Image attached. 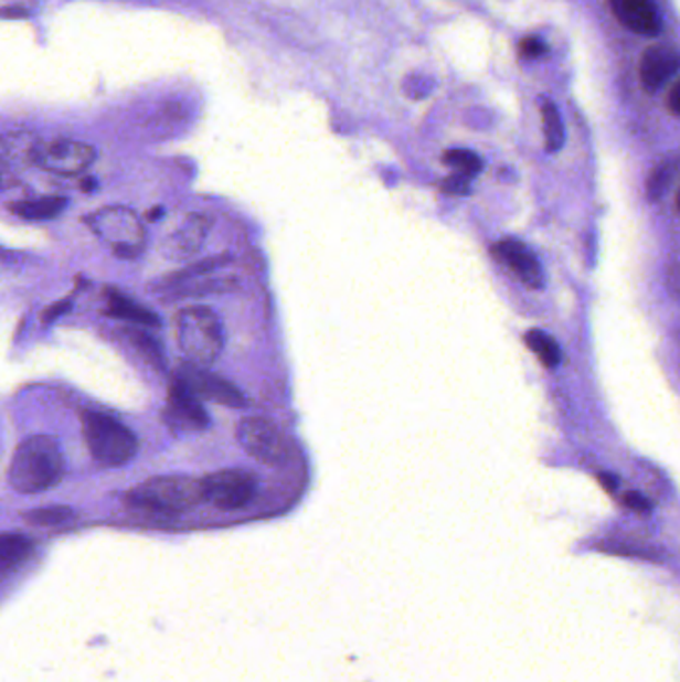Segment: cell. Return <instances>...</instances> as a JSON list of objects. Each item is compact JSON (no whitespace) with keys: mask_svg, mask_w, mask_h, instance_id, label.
<instances>
[{"mask_svg":"<svg viewBox=\"0 0 680 682\" xmlns=\"http://www.w3.org/2000/svg\"><path fill=\"white\" fill-rule=\"evenodd\" d=\"M64 476V459L59 444L46 435L24 439L12 455L9 467V483L24 495L42 493L61 483Z\"/></svg>","mask_w":680,"mask_h":682,"instance_id":"1","label":"cell"},{"mask_svg":"<svg viewBox=\"0 0 680 682\" xmlns=\"http://www.w3.org/2000/svg\"><path fill=\"white\" fill-rule=\"evenodd\" d=\"M176 338L190 365L210 367L224 350V328L216 311L190 306L176 316Z\"/></svg>","mask_w":680,"mask_h":682,"instance_id":"2","label":"cell"},{"mask_svg":"<svg viewBox=\"0 0 680 682\" xmlns=\"http://www.w3.org/2000/svg\"><path fill=\"white\" fill-rule=\"evenodd\" d=\"M126 501L158 513H184L204 501L202 479L188 476L152 477L135 487Z\"/></svg>","mask_w":680,"mask_h":682,"instance_id":"3","label":"cell"},{"mask_svg":"<svg viewBox=\"0 0 680 682\" xmlns=\"http://www.w3.org/2000/svg\"><path fill=\"white\" fill-rule=\"evenodd\" d=\"M83 431L88 451L96 463L118 467L135 459L138 451L136 435L110 415L86 412L83 415Z\"/></svg>","mask_w":680,"mask_h":682,"instance_id":"4","label":"cell"},{"mask_svg":"<svg viewBox=\"0 0 680 682\" xmlns=\"http://www.w3.org/2000/svg\"><path fill=\"white\" fill-rule=\"evenodd\" d=\"M93 230L113 244L120 258H135L145 248V230L135 212L124 207H106L93 216Z\"/></svg>","mask_w":680,"mask_h":682,"instance_id":"5","label":"cell"},{"mask_svg":"<svg viewBox=\"0 0 680 682\" xmlns=\"http://www.w3.org/2000/svg\"><path fill=\"white\" fill-rule=\"evenodd\" d=\"M96 160L93 146L71 138H56L51 142H36L32 150V164L59 177H76Z\"/></svg>","mask_w":680,"mask_h":682,"instance_id":"6","label":"cell"},{"mask_svg":"<svg viewBox=\"0 0 680 682\" xmlns=\"http://www.w3.org/2000/svg\"><path fill=\"white\" fill-rule=\"evenodd\" d=\"M237 441L264 466H284L289 459L288 439L276 425L262 417H247L237 425Z\"/></svg>","mask_w":680,"mask_h":682,"instance_id":"7","label":"cell"},{"mask_svg":"<svg viewBox=\"0 0 680 682\" xmlns=\"http://www.w3.org/2000/svg\"><path fill=\"white\" fill-rule=\"evenodd\" d=\"M202 487H204V501H210L222 511H236L254 499L258 481L252 473L242 469H226L202 479Z\"/></svg>","mask_w":680,"mask_h":682,"instance_id":"8","label":"cell"},{"mask_svg":"<svg viewBox=\"0 0 680 682\" xmlns=\"http://www.w3.org/2000/svg\"><path fill=\"white\" fill-rule=\"evenodd\" d=\"M168 424L174 425L178 431H204L210 425L202 399H198L194 392L180 377H174L168 385Z\"/></svg>","mask_w":680,"mask_h":682,"instance_id":"9","label":"cell"},{"mask_svg":"<svg viewBox=\"0 0 680 682\" xmlns=\"http://www.w3.org/2000/svg\"><path fill=\"white\" fill-rule=\"evenodd\" d=\"M178 377L194 392L198 399H208V402L234 407V409L247 405L246 395L240 392L234 383L227 382L216 373L208 372L206 367H196V365L185 363Z\"/></svg>","mask_w":680,"mask_h":682,"instance_id":"10","label":"cell"},{"mask_svg":"<svg viewBox=\"0 0 680 682\" xmlns=\"http://www.w3.org/2000/svg\"><path fill=\"white\" fill-rule=\"evenodd\" d=\"M493 256L506 268L516 274V278L529 288V290H543L545 288V271L541 262L531 248L521 239L506 238L497 242L493 246Z\"/></svg>","mask_w":680,"mask_h":682,"instance_id":"11","label":"cell"},{"mask_svg":"<svg viewBox=\"0 0 680 682\" xmlns=\"http://www.w3.org/2000/svg\"><path fill=\"white\" fill-rule=\"evenodd\" d=\"M679 73V54L670 46H650L640 56L639 76L645 93L657 94Z\"/></svg>","mask_w":680,"mask_h":682,"instance_id":"12","label":"cell"},{"mask_svg":"<svg viewBox=\"0 0 680 682\" xmlns=\"http://www.w3.org/2000/svg\"><path fill=\"white\" fill-rule=\"evenodd\" d=\"M608 9L625 29L640 36H657L662 31V19L652 0H608Z\"/></svg>","mask_w":680,"mask_h":682,"instance_id":"13","label":"cell"},{"mask_svg":"<svg viewBox=\"0 0 680 682\" xmlns=\"http://www.w3.org/2000/svg\"><path fill=\"white\" fill-rule=\"evenodd\" d=\"M208 230H210V220L206 216L192 214L185 217L180 227L166 238L164 246H162L164 256L172 259L190 258L192 254H196L198 249L202 248Z\"/></svg>","mask_w":680,"mask_h":682,"instance_id":"14","label":"cell"},{"mask_svg":"<svg viewBox=\"0 0 680 682\" xmlns=\"http://www.w3.org/2000/svg\"><path fill=\"white\" fill-rule=\"evenodd\" d=\"M106 301H108L106 313L113 316L116 320L130 321V323L146 326V328H156L160 323V318L156 316L155 311L140 306L138 301L126 298L120 291H108Z\"/></svg>","mask_w":680,"mask_h":682,"instance_id":"15","label":"cell"},{"mask_svg":"<svg viewBox=\"0 0 680 682\" xmlns=\"http://www.w3.org/2000/svg\"><path fill=\"white\" fill-rule=\"evenodd\" d=\"M39 142L31 132H9L0 136V166L32 164V150Z\"/></svg>","mask_w":680,"mask_h":682,"instance_id":"16","label":"cell"},{"mask_svg":"<svg viewBox=\"0 0 680 682\" xmlns=\"http://www.w3.org/2000/svg\"><path fill=\"white\" fill-rule=\"evenodd\" d=\"M68 206V200L62 196H44L36 200H24L19 204H12L11 212L24 220H52L59 216L64 207Z\"/></svg>","mask_w":680,"mask_h":682,"instance_id":"17","label":"cell"},{"mask_svg":"<svg viewBox=\"0 0 680 682\" xmlns=\"http://www.w3.org/2000/svg\"><path fill=\"white\" fill-rule=\"evenodd\" d=\"M32 553V541L21 533H0V573L19 567Z\"/></svg>","mask_w":680,"mask_h":682,"instance_id":"18","label":"cell"},{"mask_svg":"<svg viewBox=\"0 0 680 682\" xmlns=\"http://www.w3.org/2000/svg\"><path fill=\"white\" fill-rule=\"evenodd\" d=\"M541 120H543V136L545 150L549 154H556L565 146V126L556 106L549 100L541 103Z\"/></svg>","mask_w":680,"mask_h":682,"instance_id":"19","label":"cell"},{"mask_svg":"<svg viewBox=\"0 0 680 682\" xmlns=\"http://www.w3.org/2000/svg\"><path fill=\"white\" fill-rule=\"evenodd\" d=\"M527 348L535 353L539 362L543 363L549 370H555L561 363V348L555 338H551L543 330H531L525 333Z\"/></svg>","mask_w":680,"mask_h":682,"instance_id":"20","label":"cell"},{"mask_svg":"<svg viewBox=\"0 0 680 682\" xmlns=\"http://www.w3.org/2000/svg\"><path fill=\"white\" fill-rule=\"evenodd\" d=\"M445 164L454 168L457 174H464L467 178H474L484 170V160L479 154H475L471 150L465 148H451L444 154Z\"/></svg>","mask_w":680,"mask_h":682,"instance_id":"21","label":"cell"},{"mask_svg":"<svg viewBox=\"0 0 680 682\" xmlns=\"http://www.w3.org/2000/svg\"><path fill=\"white\" fill-rule=\"evenodd\" d=\"M73 515L71 507H42V509H32L29 513H24V521L31 525H39V528H56L61 523H66L68 519H73Z\"/></svg>","mask_w":680,"mask_h":682,"instance_id":"22","label":"cell"},{"mask_svg":"<svg viewBox=\"0 0 680 682\" xmlns=\"http://www.w3.org/2000/svg\"><path fill=\"white\" fill-rule=\"evenodd\" d=\"M674 174H677V168L672 162H662L652 170V174L647 180V194L652 202L660 200L662 194L669 190L670 182L674 180Z\"/></svg>","mask_w":680,"mask_h":682,"instance_id":"23","label":"cell"},{"mask_svg":"<svg viewBox=\"0 0 680 682\" xmlns=\"http://www.w3.org/2000/svg\"><path fill=\"white\" fill-rule=\"evenodd\" d=\"M126 335H128V340L132 341V345L145 355L148 362L155 363L156 367L164 365V355H162V350L156 343L155 338H150L148 333L140 330H126Z\"/></svg>","mask_w":680,"mask_h":682,"instance_id":"24","label":"cell"},{"mask_svg":"<svg viewBox=\"0 0 680 682\" xmlns=\"http://www.w3.org/2000/svg\"><path fill=\"white\" fill-rule=\"evenodd\" d=\"M432 88V78L419 76V74L407 76L405 83H403V93L407 94V96H412V98H425V96H429Z\"/></svg>","mask_w":680,"mask_h":682,"instance_id":"25","label":"cell"},{"mask_svg":"<svg viewBox=\"0 0 680 682\" xmlns=\"http://www.w3.org/2000/svg\"><path fill=\"white\" fill-rule=\"evenodd\" d=\"M442 190L449 196H467L471 192V178L455 172L451 177L445 178L442 182Z\"/></svg>","mask_w":680,"mask_h":682,"instance_id":"26","label":"cell"},{"mask_svg":"<svg viewBox=\"0 0 680 682\" xmlns=\"http://www.w3.org/2000/svg\"><path fill=\"white\" fill-rule=\"evenodd\" d=\"M549 51L545 41H541L539 36H527L523 41L519 42V56L525 58V61H533L543 56Z\"/></svg>","mask_w":680,"mask_h":682,"instance_id":"27","label":"cell"},{"mask_svg":"<svg viewBox=\"0 0 680 682\" xmlns=\"http://www.w3.org/2000/svg\"><path fill=\"white\" fill-rule=\"evenodd\" d=\"M623 503L633 509V511H637V513H649L650 511V501L647 497L640 495V493H627V495L623 497Z\"/></svg>","mask_w":680,"mask_h":682,"instance_id":"28","label":"cell"},{"mask_svg":"<svg viewBox=\"0 0 680 682\" xmlns=\"http://www.w3.org/2000/svg\"><path fill=\"white\" fill-rule=\"evenodd\" d=\"M71 308H73V303H71V301H59V303H54V306H51L49 310L44 311V316H42V321H44V323H49V321L59 320L61 316H64V313H68V311H71Z\"/></svg>","mask_w":680,"mask_h":682,"instance_id":"29","label":"cell"},{"mask_svg":"<svg viewBox=\"0 0 680 682\" xmlns=\"http://www.w3.org/2000/svg\"><path fill=\"white\" fill-rule=\"evenodd\" d=\"M679 93H680L679 83L672 84L669 90V113L672 114V116H679V110H680V104H679L680 94Z\"/></svg>","mask_w":680,"mask_h":682,"instance_id":"30","label":"cell"},{"mask_svg":"<svg viewBox=\"0 0 680 682\" xmlns=\"http://www.w3.org/2000/svg\"><path fill=\"white\" fill-rule=\"evenodd\" d=\"M598 481H601V483H603V487H605V489H607V491H615V489H617V477H610V476H605V473H601V476H598Z\"/></svg>","mask_w":680,"mask_h":682,"instance_id":"31","label":"cell"}]
</instances>
